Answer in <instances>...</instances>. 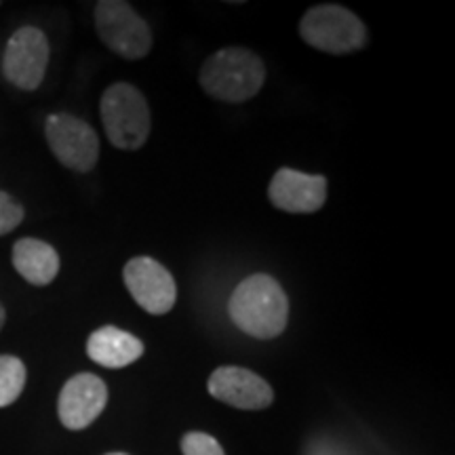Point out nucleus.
I'll return each instance as SVG.
<instances>
[{
  "label": "nucleus",
  "mask_w": 455,
  "mask_h": 455,
  "mask_svg": "<svg viewBox=\"0 0 455 455\" xmlns=\"http://www.w3.org/2000/svg\"><path fill=\"white\" fill-rule=\"evenodd\" d=\"M95 30L101 43L124 60H141L152 49L150 28L123 0H100L95 4Z\"/></svg>",
  "instance_id": "nucleus-5"
},
{
  "label": "nucleus",
  "mask_w": 455,
  "mask_h": 455,
  "mask_svg": "<svg viewBox=\"0 0 455 455\" xmlns=\"http://www.w3.org/2000/svg\"><path fill=\"white\" fill-rule=\"evenodd\" d=\"M299 36L312 49L344 55L365 47L367 30L350 9L339 4H318L301 17Z\"/></svg>",
  "instance_id": "nucleus-4"
},
{
  "label": "nucleus",
  "mask_w": 455,
  "mask_h": 455,
  "mask_svg": "<svg viewBox=\"0 0 455 455\" xmlns=\"http://www.w3.org/2000/svg\"><path fill=\"white\" fill-rule=\"evenodd\" d=\"M123 281L129 293L148 315H167L178 299L173 276L161 261L152 258H133L123 270Z\"/></svg>",
  "instance_id": "nucleus-8"
},
{
  "label": "nucleus",
  "mask_w": 455,
  "mask_h": 455,
  "mask_svg": "<svg viewBox=\"0 0 455 455\" xmlns=\"http://www.w3.org/2000/svg\"><path fill=\"white\" fill-rule=\"evenodd\" d=\"M13 268L34 287H47L60 275V253L41 238H20L13 244Z\"/></svg>",
  "instance_id": "nucleus-13"
},
{
  "label": "nucleus",
  "mask_w": 455,
  "mask_h": 455,
  "mask_svg": "<svg viewBox=\"0 0 455 455\" xmlns=\"http://www.w3.org/2000/svg\"><path fill=\"white\" fill-rule=\"evenodd\" d=\"M101 123L118 150H140L150 135V108L144 93L129 83H114L101 95Z\"/></svg>",
  "instance_id": "nucleus-3"
},
{
  "label": "nucleus",
  "mask_w": 455,
  "mask_h": 455,
  "mask_svg": "<svg viewBox=\"0 0 455 455\" xmlns=\"http://www.w3.org/2000/svg\"><path fill=\"white\" fill-rule=\"evenodd\" d=\"M207 390L218 401L244 411H259L275 401V390L264 378L235 365L215 369L207 382Z\"/></svg>",
  "instance_id": "nucleus-10"
},
{
  "label": "nucleus",
  "mask_w": 455,
  "mask_h": 455,
  "mask_svg": "<svg viewBox=\"0 0 455 455\" xmlns=\"http://www.w3.org/2000/svg\"><path fill=\"white\" fill-rule=\"evenodd\" d=\"M47 34L36 26H21L11 34L3 53L4 78L21 91H36L49 66Z\"/></svg>",
  "instance_id": "nucleus-7"
},
{
  "label": "nucleus",
  "mask_w": 455,
  "mask_h": 455,
  "mask_svg": "<svg viewBox=\"0 0 455 455\" xmlns=\"http://www.w3.org/2000/svg\"><path fill=\"white\" fill-rule=\"evenodd\" d=\"M108 455H127V453H121V451H116V453H108Z\"/></svg>",
  "instance_id": "nucleus-18"
},
{
  "label": "nucleus",
  "mask_w": 455,
  "mask_h": 455,
  "mask_svg": "<svg viewBox=\"0 0 455 455\" xmlns=\"http://www.w3.org/2000/svg\"><path fill=\"white\" fill-rule=\"evenodd\" d=\"M4 323H7V310H4V306L0 304V331H3Z\"/></svg>",
  "instance_id": "nucleus-17"
},
{
  "label": "nucleus",
  "mask_w": 455,
  "mask_h": 455,
  "mask_svg": "<svg viewBox=\"0 0 455 455\" xmlns=\"http://www.w3.org/2000/svg\"><path fill=\"white\" fill-rule=\"evenodd\" d=\"M204 93L228 104L255 98L266 83V68L253 51L243 47L220 49L204 61L198 74Z\"/></svg>",
  "instance_id": "nucleus-2"
},
{
  "label": "nucleus",
  "mask_w": 455,
  "mask_h": 455,
  "mask_svg": "<svg viewBox=\"0 0 455 455\" xmlns=\"http://www.w3.org/2000/svg\"><path fill=\"white\" fill-rule=\"evenodd\" d=\"M181 453L184 455H226L224 447L220 445L218 439H213L207 432H186L181 436Z\"/></svg>",
  "instance_id": "nucleus-15"
},
{
  "label": "nucleus",
  "mask_w": 455,
  "mask_h": 455,
  "mask_svg": "<svg viewBox=\"0 0 455 455\" xmlns=\"http://www.w3.org/2000/svg\"><path fill=\"white\" fill-rule=\"evenodd\" d=\"M144 341L140 338L112 325L95 329L87 339V356L106 369L133 365L144 355Z\"/></svg>",
  "instance_id": "nucleus-12"
},
{
  "label": "nucleus",
  "mask_w": 455,
  "mask_h": 455,
  "mask_svg": "<svg viewBox=\"0 0 455 455\" xmlns=\"http://www.w3.org/2000/svg\"><path fill=\"white\" fill-rule=\"evenodd\" d=\"M108 403L104 379L93 373H78L68 379L57 398V415L68 430H84L100 418Z\"/></svg>",
  "instance_id": "nucleus-9"
},
{
  "label": "nucleus",
  "mask_w": 455,
  "mask_h": 455,
  "mask_svg": "<svg viewBox=\"0 0 455 455\" xmlns=\"http://www.w3.org/2000/svg\"><path fill=\"white\" fill-rule=\"evenodd\" d=\"M270 203L287 213H315L327 201V180L283 167L268 188Z\"/></svg>",
  "instance_id": "nucleus-11"
},
{
  "label": "nucleus",
  "mask_w": 455,
  "mask_h": 455,
  "mask_svg": "<svg viewBox=\"0 0 455 455\" xmlns=\"http://www.w3.org/2000/svg\"><path fill=\"white\" fill-rule=\"evenodd\" d=\"M49 148L64 167L76 173H89L98 164L100 138L87 121L74 114H49L44 123Z\"/></svg>",
  "instance_id": "nucleus-6"
},
{
  "label": "nucleus",
  "mask_w": 455,
  "mask_h": 455,
  "mask_svg": "<svg viewBox=\"0 0 455 455\" xmlns=\"http://www.w3.org/2000/svg\"><path fill=\"white\" fill-rule=\"evenodd\" d=\"M28 371L21 358L0 355V409L13 405L26 388Z\"/></svg>",
  "instance_id": "nucleus-14"
},
{
  "label": "nucleus",
  "mask_w": 455,
  "mask_h": 455,
  "mask_svg": "<svg viewBox=\"0 0 455 455\" xmlns=\"http://www.w3.org/2000/svg\"><path fill=\"white\" fill-rule=\"evenodd\" d=\"M228 315L243 333L258 339L278 338L289 321V299L276 278L251 275L238 283Z\"/></svg>",
  "instance_id": "nucleus-1"
},
{
  "label": "nucleus",
  "mask_w": 455,
  "mask_h": 455,
  "mask_svg": "<svg viewBox=\"0 0 455 455\" xmlns=\"http://www.w3.org/2000/svg\"><path fill=\"white\" fill-rule=\"evenodd\" d=\"M26 218L24 207L7 192H0V236L13 232Z\"/></svg>",
  "instance_id": "nucleus-16"
}]
</instances>
